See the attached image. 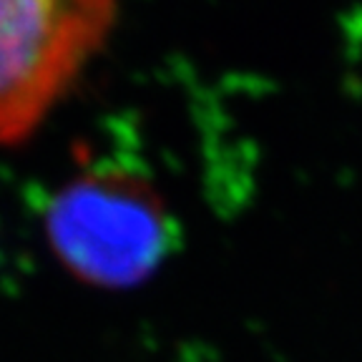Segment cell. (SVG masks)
I'll use <instances>...</instances> for the list:
<instances>
[{
    "label": "cell",
    "instance_id": "6da1fadb",
    "mask_svg": "<svg viewBox=\"0 0 362 362\" xmlns=\"http://www.w3.org/2000/svg\"><path fill=\"white\" fill-rule=\"evenodd\" d=\"M45 237L76 279L124 289L158 269L174 247L176 229L151 181L124 166L96 164L51 197Z\"/></svg>",
    "mask_w": 362,
    "mask_h": 362
},
{
    "label": "cell",
    "instance_id": "7a4b0ae2",
    "mask_svg": "<svg viewBox=\"0 0 362 362\" xmlns=\"http://www.w3.org/2000/svg\"><path fill=\"white\" fill-rule=\"evenodd\" d=\"M116 0H0V144L28 139L93 56Z\"/></svg>",
    "mask_w": 362,
    "mask_h": 362
}]
</instances>
